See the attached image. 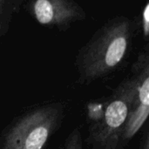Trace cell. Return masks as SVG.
I'll list each match as a JSON object with an SVG mask.
<instances>
[{
    "instance_id": "1",
    "label": "cell",
    "mask_w": 149,
    "mask_h": 149,
    "mask_svg": "<svg viewBox=\"0 0 149 149\" xmlns=\"http://www.w3.org/2000/svg\"><path fill=\"white\" fill-rule=\"evenodd\" d=\"M137 34L134 19L116 15L107 20L75 56L78 82L89 86L120 71L131 56Z\"/></svg>"
},
{
    "instance_id": "2",
    "label": "cell",
    "mask_w": 149,
    "mask_h": 149,
    "mask_svg": "<svg viewBox=\"0 0 149 149\" xmlns=\"http://www.w3.org/2000/svg\"><path fill=\"white\" fill-rule=\"evenodd\" d=\"M137 83V72L132 65L128 75L105 100L88 105L89 149H126L121 142Z\"/></svg>"
},
{
    "instance_id": "3",
    "label": "cell",
    "mask_w": 149,
    "mask_h": 149,
    "mask_svg": "<svg viewBox=\"0 0 149 149\" xmlns=\"http://www.w3.org/2000/svg\"><path fill=\"white\" fill-rule=\"evenodd\" d=\"M63 102L31 107L14 117L0 132V149H44L65 118Z\"/></svg>"
},
{
    "instance_id": "4",
    "label": "cell",
    "mask_w": 149,
    "mask_h": 149,
    "mask_svg": "<svg viewBox=\"0 0 149 149\" xmlns=\"http://www.w3.org/2000/svg\"><path fill=\"white\" fill-rule=\"evenodd\" d=\"M24 10L38 24L65 31L84 21L86 12L75 0H25Z\"/></svg>"
},
{
    "instance_id": "5",
    "label": "cell",
    "mask_w": 149,
    "mask_h": 149,
    "mask_svg": "<svg viewBox=\"0 0 149 149\" xmlns=\"http://www.w3.org/2000/svg\"><path fill=\"white\" fill-rule=\"evenodd\" d=\"M137 72V83L129 114L121 134V142L127 147L143 128L149 115V45L148 43L137 54L133 63Z\"/></svg>"
},
{
    "instance_id": "6",
    "label": "cell",
    "mask_w": 149,
    "mask_h": 149,
    "mask_svg": "<svg viewBox=\"0 0 149 149\" xmlns=\"http://www.w3.org/2000/svg\"><path fill=\"white\" fill-rule=\"evenodd\" d=\"M138 34H141L145 41L149 38V1L146 0L139 15L134 18Z\"/></svg>"
},
{
    "instance_id": "7",
    "label": "cell",
    "mask_w": 149,
    "mask_h": 149,
    "mask_svg": "<svg viewBox=\"0 0 149 149\" xmlns=\"http://www.w3.org/2000/svg\"><path fill=\"white\" fill-rule=\"evenodd\" d=\"M54 149H84V141L81 130L79 127H74L64 141Z\"/></svg>"
},
{
    "instance_id": "8",
    "label": "cell",
    "mask_w": 149,
    "mask_h": 149,
    "mask_svg": "<svg viewBox=\"0 0 149 149\" xmlns=\"http://www.w3.org/2000/svg\"><path fill=\"white\" fill-rule=\"evenodd\" d=\"M12 17L9 7V1L0 0V38L9 32Z\"/></svg>"
},
{
    "instance_id": "9",
    "label": "cell",
    "mask_w": 149,
    "mask_h": 149,
    "mask_svg": "<svg viewBox=\"0 0 149 149\" xmlns=\"http://www.w3.org/2000/svg\"><path fill=\"white\" fill-rule=\"evenodd\" d=\"M143 127L145 129L142 134V136L141 137L138 149H149V130L148 122L144 125Z\"/></svg>"
},
{
    "instance_id": "10",
    "label": "cell",
    "mask_w": 149,
    "mask_h": 149,
    "mask_svg": "<svg viewBox=\"0 0 149 149\" xmlns=\"http://www.w3.org/2000/svg\"><path fill=\"white\" fill-rule=\"evenodd\" d=\"M9 1V7L11 15H15L19 13L21 8L23 7L25 0H8Z\"/></svg>"
}]
</instances>
